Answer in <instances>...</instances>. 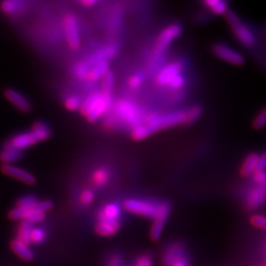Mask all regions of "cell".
Masks as SVG:
<instances>
[{
    "label": "cell",
    "mask_w": 266,
    "mask_h": 266,
    "mask_svg": "<svg viewBox=\"0 0 266 266\" xmlns=\"http://www.w3.org/2000/svg\"><path fill=\"white\" fill-rule=\"evenodd\" d=\"M112 103V95L95 92L91 94L81 105L80 112L90 122H94L103 116Z\"/></svg>",
    "instance_id": "cell-1"
},
{
    "label": "cell",
    "mask_w": 266,
    "mask_h": 266,
    "mask_svg": "<svg viewBox=\"0 0 266 266\" xmlns=\"http://www.w3.org/2000/svg\"><path fill=\"white\" fill-rule=\"evenodd\" d=\"M186 122V115L184 112H173L169 114H150L145 123L153 133L160 129L174 126Z\"/></svg>",
    "instance_id": "cell-2"
},
{
    "label": "cell",
    "mask_w": 266,
    "mask_h": 266,
    "mask_svg": "<svg viewBox=\"0 0 266 266\" xmlns=\"http://www.w3.org/2000/svg\"><path fill=\"white\" fill-rule=\"evenodd\" d=\"M225 16L237 39L246 47H253L255 43V37L253 32L242 23L237 14L229 11Z\"/></svg>",
    "instance_id": "cell-3"
},
{
    "label": "cell",
    "mask_w": 266,
    "mask_h": 266,
    "mask_svg": "<svg viewBox=\"0 0 266 266\" xmlns=\"http://www.w3.org/2000/svg\"><path fill=\"white\" fill-rule=\"evenodd\" d=\"M123 207L128 212L146 217L153 218L158 211L159 205L154 202L140 199H126L123 202Z\"/></svg>",
    "instance_id": "cell-4"
},
{
    "label": "cell",
    "mask_w": 266,
    "mask_h": 266,
    "mask_svg": "<svg viewBox=\"0 0 266 266\" xmlns=\"http://www.w3.org/2000/svg\"><path fill=\"white\" fill-rule=\"evenodd\" d=\"M8 217L9 219L14 221L28 222L33 225L43 221L46 219V213L41 212L39 209H37L36 205L33 208L15 207L9 211Z\"/></svg>",
    "instance_id": "cell-5"
},
{
    "label": "cell",
    "mask_w": 266,
    "mask_h": 266,
    "mask_svg": "<svg viewBox=\"0 0 266 266\" xmlns=\"http://www.w3.org/2000/svg\"><path fill=\"white\" fill-rule=\"evenodd\" d=\"M171 212V206L168 202H163L159 204L158 211L154 217V222L150 230V239L153 241L159 240L165 225L167 223L168 217Z\"/></svg>",
    "instance_id": "cell-6"
},
{
    "label": "cell",
    "mask_w": 266,
    "mask_h": 266,
    "mask_svg": "<svg viewBox=\"0 0 266 266\" xmlns=\"http://www.w3.org/2000/svg\"><path fill=\"white\" fill-rule=\"evenodd\" d=\"M116 110L122 120L133 125V127L140 124L142 114L131 102L125 100L120 101L116 106Z\"/></svg>",
    "instance_id": "cell-7"
},
{
    "label": "cell",
    "mask_w": 266,
    "mask_h": 266,
    "mask_svg": "<svg viewBox=\"0 0 266 266\" xmlns=\"http://www.w3.org/2000/svg\"><path fill=\"white\" fill-rule=\"evenodd\" d=\"M181 34H182V27L179 24H173L171 26L167 27L165 30H163L156 42L155 54L159 56L165 53V51L168 49L170 43L176 38H179Z\"/></svg>",
    "instance_id": "cell-8"
},
{
    "label": "cell",
    "mask_w": 266,
    "mask_h": 266,
    "mask_svg": "<svg viewBox=\"0 0 266 266\" xmlns=\"http://www.w3.org/2000/svg\"><path fill=\"white\" fill-rule=\"evenodd\" d=\"M67 42L71 50H78L80 47V34L78 23L72 14H67L63 19Z\"/></svg>",
    "instance_id": "cell-9"
},
{
    "label": "cell",
    "mask_w": 266,
    "mask_h": 266,
    "mask_svg": "<svg viewBox=\"0 0 266 266\" xmlns=\"http://www.w3.org/2000/svg\"><path fill=\"white\" fill-rule=\"evenodd\" d=\"M0 170L5 175H8L28 186H33L37 183V179L33 173L15 165H2Z\"/></svg>",
    "instance_id": "cell-10"
},
{
    "label": "cell",
    "mask_w": 266,
    "mask_h": 266,
    "mask_svg": "<svg viewBox=\"0 0 266 266\" xmlns=\"http://www.w3.org/2000/svg\"><path fill=\"white\" fill-rule=\"evenodd\" d=\"M214 53L221 59L234 65H242L245 63V57L225 43H217L213 48Z\"/></svg>",
    "instance_id": "cell-11"
},
{
    "label": "cell",
    "mask_w": 266,
    "mask_h": 266,
    "mask_svg": "<svg viewBox=\"0 0 266 266\" xmlns=\"http://www.w3.org/2000/svg\"><path fill=\"white\" fill-rule=\"evenodd\" d=\"M186 246L180 241L173 242L168 247L162 257L163 266H172L173 263L186 258Z\"/></svg>",
    "instance_id": "cell-12"
},
{
    "label": "cell",
    "mask_w": 266,
    "mask_h": 266,
    "mask_svg": "<svg viewBox=\"0 0 266 266\" xmlns=\"http://www.w3.org/2000/svg\"><path fill=\"white\" fill-rule=\"evenodd\" d=\"M39 142H40L39 137L36 135V133L31 130L29 132L19 133L15 135L5 145L12 147L23 152V150L33 146Z\"/></svg>",
    "instance_id": "cell-13"
},
{
    "label": "cell",
    "mask_w": 266,
    "mask_h": 266,
    "mask_svg": "<svg viewBox=\"0 0 266 266\" xmlns=\"http://www.w3.org/2000/svg\"><path fill=\"white\" fill-rule=\"evenodd\" d=\"M4 96L7 99V101H9L21 113L28 114L32 110L31 102L23 94L20 93L19 91L15 90L13 88H7L4 91Z\"/></svg>",
    "instance_id": "cell-14"
},
{
    "label": "cell",
    "mask_w": 266,
    "mask_h": 266,
    "mask_svg": "<svg viewBox=\"0 0 266 266\" xmlns=\"http://www.w3.org/2000/svg\"><path fill=\"white\" fill-rule=\"evenodd\" d=\"M182 71H183V64L178 61L173 62V63L164 67L160 71L157 75L156 82L160 86H168L174 77L182 74Z\"/></svg>",
    "instance_id": "cell-15"
},
{
    "label": "cell",
    "mask_w": 266,
    "mask_h": 266,
    "mask_svg": "<svg viewBox=\"0 0 266 266\" xmlns=\"http://www.w3.org/2000/svg\"><path fill=\"white\" fill-rule=\"evenodd\" d=\"M118 52V48L115 46V45H112V46H107L106 48L100 50L99 52H97L96 53L92 54L89 58H87L84 62L87 66L89 67L90 69L100 63V62H103V61H108L109 59H112L116 53Z\"/></svg>",
    "instance_id": "cell-16"
},
{
    "label": "cell",
    "mask_w": 266,
    "mask_h": 266,
    "mask_svg": "<svg viewBox=\"0 0 266 266\" xmlns=\"http://www.w3.org/2000/svg\"><path fill=\"white\" fill-rule=\"evenodd\" d=\"M120 227L119 220H99L95 231L99 236L113 237L120 231Z\"/></svg>",
    "instance_id": "cell-17"
},
{
    "label": "cell",
    "mask_w": 266,
    "mask_h": 266,
    "mask_svg": "<svg viewBox=\"0 0 266 266\" xmlns=\"http://www.w3.org/2000/svg\"><path fill=\"white\" fill-rule=\"evenodd\" d=\"M266 200V186H257L252 189L247 197V207L254 210L262 205Z\"/></svg>",
    "instance_id": "cell-18"
},
{
    "label": "cell",
    "mask_w": 266,
    "mask_h": 266,
    "mask_svg": "<svg viewBox=\"0 0 266 266\" xmlns=\"http://www.w3.org/2000/svg\"><path fill=\"white\" fill-rule=\"evenodd\" d=\"M11 250L17 256L26 261H31L35 257V254L30 247L19 239H15L11 241Z\"/></svg>",
    "instance_id": "cell-19"
},
{
    "label": "cell",
    "mask_w": 266,
    "mask_h": 266,
    "mask_svg": "<svg viewBox=\"0 0 266 266\" xmlns=\"http://www.w3.org/2000/svg\"><path fill=\"white\" fill-rule=\"evenodd\" d=\"M23 157V152L19 151L12 147L5 145L0 152V162L2 165H13L14 162H17Z\"/></svg>",
    "instance_id": "cell-20"
},
{
    "label": "cell",
    "mask_w": 266,
    "mask_h": 266,
    "mask_svg": "<svg viewBox=\"0 0 266 266\" xmlns=\"http://www.w3.org/2000/svg\"><path fill=\"white\" fill-rule=\"evenodd\" d=\"M120 207L117 203H108L99 212V220H119Z\"/></svg>",
    "instance_id": "cell-21"
},
{
    "label": "cell",
    "mask_w": 266,
    "mask_h": 266,
    "mask_svg": "<svg viewBox=\"0 0 266 266\" xmlns=\"http://www.w3.org/2000/svg\"><path fill=\"white\" fill-rule=\"evenodd\" d=\"M258 159L259 155L256 153H252L246 158L240 168V173L242 176H249L256 172Z\"/></svg>",
    "instance_id": "cell-22"
},
{
    "label": "cell",
    "mask_w": 266,
    "mask_h": 266,
    "mask_svg": "<svg viewBox=\"0 0 266 266\" xmlns=\"http://www.w3.org/2000/svg\"><path fill=\"white\" fill-rule=\"evenodd\" d=\"M25 4L23 1H3L0 4L1 11L8 16L17 15L22 10V6Z\"/></svg>",
    "instance_id": "cell-23"
},
{
    "label": "cell",
    "mask_w": 266,
    "mask_h": 266,
    "mask_svg": "<svg viewBox=\"0 0 266 266\" xmlns=\"http://www.w3.org/2000/svg\"><path fill=\"white\" fill-rule=\"evenodd\" d=\"M109 71V63L108 61H103L100 62L96 65H94L89 72L88 75V79L96 81V80L101 79L102 77H104L106 73Z\"/></svg>",
    "instance_id": "cell-24"
},
{
    "label": "cell",
    "mask_w": 266,
    "mask_h": 266,
    "mask_svg": "<svg viewBox=\"0 0 266 266\" xmlns=\"http://www.w3.org/2000/svg\"><path fill=\"white\" fill-rule=\"evenodd\" d=\"M31 130L36 133V135L39 137L40 141H45V140L49 139L52 135V131H51L49 125L47 123H45L43 121L35 122L32 126Z\"/></svg>",
    "instance_id": "cell-25"
},
{
    "label": "cell",
    "mask_w": 266,
    "mask_h": 266,
    "mask_svg": "<svg viewBox=\"0 0 266 266\" xmlns=\"http://www.w3.org/2000/svg\"><path fill=\"white\" fill-rule=\"evenodd\" d=\"M205 5L216 15H226L229 12L228 3L221 0H206Z\"/></svg>",
    "instance_id": "cell-26"
},
{
    "label": "cell",
    "mask_w": 266,
    "mask_h": 266,
    "mask_svg": "<svg viewBox=\"0 0 266 266\" xmlns=\"http://www.w3.org/2000/svg\"><path fill=\"white\" fill-rule=\"evenodd\" d=\"M152 134H153V131L150 129V127L147 125L146 123H140V124L134 126L132 131H131V136L135 141L143 140Z\"/></svg>",
    "instance_id": "cell-27"
},
{
    "label": "cell",
    "mask_w": 266,
    "mask_h": 266,
    "mask_svg": "<svg viewBox=\"0 0 266 266\" xmlns=\"http://www.w3.org/2000/svg\"><path fill=\"white\" fill-rule=\"evenodd\" d=\"M33 225L28 223V222H21L20 226L18 228V232H17V239L21 240L22 242L26 243V245H31L30 241V235H31V231H32Z\"/></svg>",
    "instance_id": "cell-28"
},
{
    "label": "cell",
    "mask_w": 266,
    "mask_h": 266,
    "mask_svg": "<svg viewBox=\"0 0 266 266\" xmlns=\"http://www.w3.org/2000/svg\"><path fill=\"white\" fill-rule=\"evenodd\" d=\"M47 239V233L46 230L41 227H33L30 235V241L31 243L40 245Z\"/></svg>",
    "instance_id": "cell-29"
},
{
    "label": "cell",
    "mask_w": 266,
    "mask_h": 266,
    "mask_svg": "<svg viewBox=\"0 0 266 266\" xmlns=\"http://www.w3.org/2000/svg\"><path fill=\"white\" fill-rule=\"evenodd\" d=\"M109 178V173L105 168H101L95 171L93 174V183L95 186H102L106 185Z\"/></svg>",
    "instance_id": "cell-30"
},
{
    "label": "cell",
    "mask_w": 266,
    "mask_h": 266,
    "mask_svg": "<svg viewBox=\"0 0 266 266\" xmlns=\"http://www.w3.org/2000/svg\"><path fill=\"white\" fill-rule=\"evenodd\" d=\"M114 86H115V75L109 70L106 75L103 77L102 92L107 94V95H112L113 90H114Z\"/></svg>",
    "instance_id": "cell-31"
},
{
    "label": "cell",
    "mask_w": 266,
    "mask_h": 266,
    "mask_svg": "<svg viewBox=\"0 0 266 266\" xmlns=\"http://www.w3.org/2000/svg\"><path fill=\"white\" fill-rule=\"evenodd\" d=\"M39 202L38 198L35 195H25L20 197L16 202V207L20 208H33Z\"/></svg>",
    "instance_id": "cell-32"
},
{
    "label": "cell",
    "mask_w": 266,
    "mask_h": 266,
    "mask_svg": "<svg viewBox=\"0 0 266 266\" xmlns=\"http://www.w3.org/2000/svg\"><path fill=\"white\" fill-rule=\"evenodd\" d=\"M90 72V68L85 64V62H80L78 63L75 68H74V73L75 76L78 79H88V75Z\"/></svg>",
    "instance_id": "cell-33"
},
{
    "label": "cell",
    "mask_w": 266,
    "mask_h": 266,
    "mask_svg": "<svg viewBox=\"0 0 266 266\" xmlns=\"http://www.w3.org/2000/svg\"><path fill=\"white\" fill-rule=\"evenodd\" d=\"M81 105H82V102L80 101L79 97H77V96H69L64 102L65 107L71 112L80 109Z\"/></svg>",
    "instance_id": "cell-34"
},
{
    "label": "cell",
    "mask_w": 266,
    "mask_h": 266,
    "mask_svg": "<svg viewBox=\"0 0 266 266\" xmlns=\"http://www.w3.org/2000/svg\"><path fill=\"white\" fill-rule=\"evenodd\" d=\"M250 222L255 228H258L260 230H266V216L255 214L251 217Z\"/></svg>",
    "instance_id": "cell-35"
},
{
    "label": "cell",
    "mask_w": 266,
    "mask_h": 266,
    "mask_svg": "<svg viewBox=\"0 0 266 266\" xmlns=\"http://www.w3.org/2000/svg\"><path fill=\"white\" fill-rule=\"evenodd\" d=\"M266 125V107L255 117L253 121V126L255 129H261Z\"/></svg>",
    "instance_id": "cell-36"
},
{
    "label": "cell",
    "mask_w": 266,
    "mask_h": 266,
    "mask_svg": "<svg viewBox=\"0 0 266 266\" xmlns=\"http://www.w3.org/2000/svg\"><path fill=\"white\" fill-rule=\"evenodd\" d=\"M186 123H192L201 116V108L199 106L191 107L187 112H186Z\"/></svg>",
    "instance_id": "cell-37"
},
{
    "label": "cell",
    "mask_w": 266,
    "mask_h": 266,
    "mask_svg": "<svg viewBox=\"0 0 266 266\" xmlns=\"http://www.w3.org/2000/svg\"><path fill=\"white\" fill-rule=\"evenodd\" d=\"M185 84H186V80H185V77L182 75V74H180V75H178L176 77H174L171 82H170V84L168 85L171 89H173V90H180L181 88H183L184 86H185Z\"/></svg>",
    "instance_id": "cell-38"
},
{
    "label": "cell",
    "mask_w": 266,
    "mask_h": 266,
    "mask_svg": "<svg viewBox=\"0 0 266 266\" xmlns=\"http://www.w3.org/2000/svg\"><path fill=\"white\" fill-rule=\"evenodd\" d=\"M95 198V195H94V192L90 189H86L84 190L81 195H80V201L82 204L84 205H89L90 203H92Z\"/></svg>",
    "instance_id": "cell-39"
},
{
    "label": "cell",
    "mask_w": 266,
    "mask_h": 266,
    "mask_svg": "<svg viewBox=\"0 0 266 266\" xmlns=\"http://www.w3.org/2000/svg\"><path fill=\"white\" fill-rule=\"evenodd\" d=\"M135 266H153L152 257L148 254L140 255L135 261Z\"/></svg>",
    "instance_id": "cell-40"
},
{
    "label": "cell",
    "mask_w": 266,
    "mask_h": 266,
    "mask_svg": "<svg viewBox=\"0 0 266 266\" xmlns=\"http://www.w3.org/2000/svg\"><path fill=\"white\" fill-rule=\"evenodd\" d=\"M253 175V181L257 186H266V171H256Z\"/></svg>",
    "instance_id": "cell-41"
},
{
    "label": "cell",
    "mask_w": 266,
    "mask_h": 266,
    "mask_svg": "<svg viewBox=\"0 0 266 266\" xmlns=\"http://www.w3.org/2000/svg\"><path fill=\"white\" fill-rule=\"evenodd\" d=\"M142 82H143V76L141 74H135L128 80V85L130 86V88L136 89L142 84Z\"/></svg>",
    "instance_id": "cell-42"
},
{
    "label": "cell",
    "mask_w": 266,
    "mask_h": 266,
    "mask_svg": "<svg viewBox=\"0 0 266 266\" xmlns=\"http://www.w3.org/2000/svg\"><path fill=\"white\" fill-rule=\"evenodd\" d=\"M266 170V152L263 154L259 155V159L257 163V168L256 171H265Z\"/></svg>",
    "instance_id": "cell-43"
},
{
    "label": "cell",
    "mask_w": 266,
    "mask_h": 266,
    "mask_svg": "<svg viewBox=\"0 0 266 266\" xmlns=\"http://www.w3.org/2000/svg\"><path fill=\"white\" fill-rule=\"evenodd\" d=\"M122 265V259L120 257V255L116 254V255H113L112 258L109 259L107 266H121Z\"/></svg>",
    "instance_id": "cell-44"
},
{
    "label": "cell",
    "mask_w": 266,
    "mask_h": 266,
    "mask_svg": "<svg viewBox=\"0 0 266 266\" xmlns=\"http://www.w3.org/2000/svg\"><path fill=\"white\" fill-rule=\"evenodd\" d=\"M80 3L83 6L89 8V7H92L94 5H96L98 3V1L97 0H83V1H80Z\"/></svg>",
    "instance_id": "cell-45"
},
{
    "label": "cell",
    "mask_w": 266,
    "mask_h": 266,
    "mask_svg": "<svg viewBox=\"0 0 266 266\" xmlns=\"http://www.w3.org/2000/svg\"><path fill=\"white\" fill-rule=\"evenodd\" d=\"M172 266H189V261H188V258L186 257V258H184V259H182V260H180V261H178V262H175V263H173Z\"/></svg>",
    "instance_id": "cell-46"
}]
</instances>
